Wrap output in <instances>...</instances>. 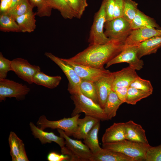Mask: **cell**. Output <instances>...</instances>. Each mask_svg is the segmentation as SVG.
Instances as JSON below:
<instances>
[{
	"label": "cell",
	"instance_id": "obj_1",
	"mask_svg": "<svg viewBox=\"0 0 161 161\" xmlns=\"http://www.w3.org/2000/svg\"><path fill=\"white\" fill-rule=\"evenodd\" d=\"M124 47L123 43L110 40L104 44L89 45L82 51L67 59L79 64L103 69L104 65L120 53Z\"/></svg>",
	"mask_w": 161,
	"mask_h": 161
},
{
	"label": "cell",
	"instance_id": "obj_2",
	"mask_svg": "<svg viewBox=\"0 0 161 161\" xmlns=\"http://www.w3.org/2000/svg\"><path fill=\"white\" fill-rule=\"evenodd\" d=\"M71 94V98L75 106L72 117L83 112L86 115L97 118L101 121L108 120L100 105L83 95L80 90Z\"/></svg>",
	"mask_w": 161,
	"mask_h": 161
},
{
	"label": "cell",
	"instance_id": "obj_3",
	"mask_svg": "<svg viewBox=\"0 0 161 161\" xmlns=\"http://www.w3.org/2000/svg\"><path fill=\"white\" fill-rule=\"evenodd\" d=\"M150 145L126 139L102 144L103 148L123 153L135 161H145L146 153Z\"/></svg>",
	"mask_w": 161,
	"mask_h": 161
},
{
	"label": "cell",
	"instance_id": "obj_4",
	"mask_svg": "<svg viewBox=\"0 0 161 161\" xmlns=\"http://www.w3.org/2000/svg\"><path fill=\"white\" fill-rule=\"evenodd\" d=\"M57 130L60 136L65 140L66 146L61 150L62 154L69 156L70 161H90L93 153L86 145L80 141L71 139L63 130L57 129Z\"/></svg>",
	"mask_w": 161,
	"mask_h": 161
},
{
	"label": "cell",
	"instance_id": "obj_5",
	"mask_svg": "<svg viewBox=\"0 0 161 161\" xmlns=\"http://www.w3.org/2000/svg\"><path fill=\"white\" fill-rule=\"evenodd\" d=\"M104 29L105 35L110 40L117 41L124 44L132 30L130 22L123 17L106 21Z\"/></svg>",
	"mask_w": 161,
	"mask_h": 161
},
{
	"label": "cell",
	"instance_id": "obj_6",
	"mask_svg": "<svg viewBox=\"0 0 161 161\" xmlns=\"http://www.w3.org/2000/svg\"><path fill=\"white\" fill-rule=\"evenodd\" d=\"M106 21L104 6L102 3L99 9L94 15L88 39L89 45L104 44L110 41L103 31Z\"/></svg>",
	"mask_w": 161,
	"mask_h": 161
},
{
	"label": "cell",
	"instance_id": "obj_7",
	"mask_svg": "<svg viewBox=\"0 0 161 161\" xmlns=\"http://www.w3.org/2000/svg\"><path fill=\"white\" fill-rule=\"evenodd\" d=\"M80 116L78 114L71 117L64 118L56 121H50L45 115H42L39 117L37 124L42 130L47 128L62 129L66 135L70 136L72 135L77 129V120Z\"/></svg>",
	"mask_w": 161,
	"mask_h": 161
},
{
	"label": "cell",
	"instance_id": "obj_8",
	"mask_svg": "<svg viewBox=\"0 0 161 161\" xmlns=\"http://www.w3.org/2000/svg\"><path fill=\"white\" fill-rule=\"evenodd\" d=\"M30 91L27 85L5 78H0V101L7 97L23 100Z\"/></svg>",
	"mask_w": 161,
	"mask_h": 161
},
{
	"label": "cell",
	"instance_id": "obj_9",
	"mask_svg": "<svg viewBox=\"0 0 161 161\" xmlns=\"http://www.w3.org/2000/svg\"><path fill=\"white\" fill-rule=\"evenodd\" d=\"M137 50L138 45L125 46L120 53L106 64V68L113 64L126 63L135 70H140L143 68L144 64L143 61L137 56Z\"/></svg>",
	"mask_w": 161,
	"mask_h": 161
},
{
	"label": "cell",
	"instance_id": "obj_10",
	"mask_svg": "<svg viewBox=\"0 0 161 161\" xmlns=\"http://www.w3.org/2000/svg\"><path fill=\"white\" fill-rule=\"evenodd\" d=\"M62 59L73 68L81 80L94 82L111 73L104 68L97 69L76 63L67 59Z\"/></svg>",
	"mask_w": 161,
	"mask_h": 161
},
{
	"label": "cell",
	"instance_id": "obj_11",
	"mask_svg": "<svg viewBox=\"0 0 161 161\" xmlns=\"http://www.w3.org/2000/svg\"><path fill=\"white\" fill-rule=\"evenodd\" d=\"M44 55L57 64L66 77L69 81L67 90L70 94L80 90L81 80L70 65L51 52H46Z\"/></svg>",
	"mask_w": 161,
	"mask_h": 161
},
{
	"label": "cell",
	"instance_id": "obj_12",
	"mask_svg": "<svg viewBox=\"0 0 161 161\" xmlns=\"http://www.w3.org/2000/svg\"><path fill=\"white\" fill-rule=\"evenodd\" d=\"M11 71L15 73L24 81L29 84L33 83L34 76L41 71L40 67L31 64L26 59L21 58H15L11 61Z\"/></svg>",
	"mask_w": 161,
	"mask_h": 161
},
{
	"label": "cell",
	"instance_id": "obj_13",
	"mask_svg": "<svg viewBox=\"0 0 161 161\" xmlns=\"http://www.w3.org/2000/svg\"><path fill=\"white\" fill-rule=\"evenodd\" d=\"M157 29L144 28L132 30L125 41V46L138 45L146 40L152 37L161 36Z\"/></svg>",
	"mask_w": 161,
	"mask_h": 161
},
{
	"label": "cell",
	"instance_id": "obj_14",
	"mask_svg": "<svg viewBox=\"0 0 161 161\" xmlns=\"http://www.w3.org/2000/svg\"><path fill=\"white\" fill-rule=\"evenodd\" d=\"M114 72L94 82L97 94L99 104L103 109L109 95L112 89Z\"/></svg>",
	"mask_w": 161,
	"mask_h": 161
},
{
	"label": "cell",
	"instance_id": "obj_15",
	"mask_svg": "<svg viewBox=\"0 0 161 161\" xmlns=\"http://www.w3.org/2000/svg\"><path fill=\"white\" fill-rule=\"evenodd\" d=\"M136 71L129 66L120 70L114 72L112 89L129 87L132 82L139 76Z\"/></svg>",
	"mask_w": 161,
	"mask_h": 161
},
{
	"label": "cell",
	"instance_id": "obj_16",
	"mask_svg": "<svg viewBox=\"0 0 161 161\" xmlns=\"http://www.w3.org/2000/svg\"><path fill=\"white\" fill-rule=\"evenodd\" d=\"M125 129L126 139L149 145L145 131L140 125L130 120L125 123Z\"/></svg>",
	"mask_w": 161,
	"mask_h": 161
},
{
	"label": "cell",
	"instance_id": "obj_17",
	"mask_svg": "<svg viewBox=\"0 0 161 161\" xmlns=\"http://www.w3.org/2000/svg\"><path fill=\"white\" fill-rule=\"evenodd\" d=\"M29 125L32 134L35 138L38 139L42 144L51 143L53 142L60 146L61 150L65 148V140L64 138L55 135L53 132L44 131L36 127L32 122H30Z\"/></svg>",
	"mask_w": 161,
	"mask_h": 161
},
{
	"label": "cell",
	"instance_id": "obj_18",
	"mask_svg": "<svg viewBox=\"0 0 161 161\" xmlns=\"http://www.w3.org/2000/svg\"><path fill=\"white\" fill-rule=\"evenodd\" d=\"M125 123H114L107 129L102 139L103 143H112L126 139Z\"/></svg>",
	"mask_w": 161,
	"mask_h": 161
},
{
	"label": "cell",
	"instance_id": "obj_19",
	"mask_svg": "<svg viewBox=\"0 0 161 161\" xmlns=\"http://www.w3.org/2000/svg\"><path fill=\"white\" fill-rule=\"evenodd\" d=\"M90 161H135L124 154L109 149L102 148L97 153L93 154Z\"/></svg>",
	"mask_w": 161,
	"mask_h": 161
},
{
	"label": "cell",
	"instance_id": "obj_20",
	"mask_svg": "<svg viewBox=\"0 0 161 161\" xmlns=\"http://www.w3.org/2000/svg\"><path fill=\"white\" fill-rule=\"evenodd\" d=\"M100 120L99 119L87 115L83 118H78L77 127L72 136L78 139H84L94 126Z\"/></svg>",
	"mask_w": 161,
	"mask_h": 161
},
{
	"label": "cell",
	"instance_id": "obj_21",
	"mask_svg": "<svg viewBox=\"0 0 161 161\" xmlns=\"http://www.w3.org/2000/svg\"><path fill=\"white\" fill-rule=\"evenodd\" d=\"M161 47V35L154 36L138 45L137 55L140 59L144 56L155 53Z\"/></svg>",
	"mask_w": 161,
	"mask_h": 161
},
{
	"label": "cell",
	"instance_id": "obj_22",
	"mask_svg": "<svg viewBox=\"0 0 161 161\" xmlns=\"http://www.w3.org/2000/svg\"><path fill=\"white\" fill-rule=\"evenodd\" d=\"M132 30L144 28H153L161 29L156 21L140 10L133 19L130 22Z\"/></svg>",
	"mask_w": 161,
	"mask_h": 161
},
{
	"label": "cell",
	"instance_id": "obj_23",
	"mask_svg": "<svg viewBox=\"0 0 161 161\" xmlns=\"http://www.w3.org/2000/svg\"><path fill=\"white\" fill-rule=\"evenodd\" d=\"M36 13L32 10L16 18L21 32L30 33L34 31L36 27Z\"/></svg>",
	"mask_w": 161,
	"mask_h": 161
},
{
	"label": "cell",
	"instance_id": "obj_24",
	"mask_svg": "<svg viewBox=\"0 0 161 161\" xmlns=\"http://www.w3.org/2000/svg\"><path fill=\"white\" fill-rule=\"evenodd\" d=\"M61 79L60 76H50L40 71L37 72L34 76L32 81L33 83L36 84L52 89L59 85Z\"/></svg>",
	"mask_w": 161,
	"mask_h": 161
},
{
	"label": "cell",
	"instance_id": "obj_25",
	"mask_svg": "<svg viewBox=\"0 0 161 161\" xmlns=\"http://www.w3.org/2000/svg\"><path fill=\"white\" fill-rule=\"evenodd\" d=\"M123 103L112 89L109 95L103 109L108 120H111L116 115L119 106Z\"/></svg>",
	"mask_w": 161,
	"mask_h": 161
},
{
	"label": "cell",
	"instance_id": "obj_26",
	"mask_svg": "<svg viewBox=\"0 0 161 161\" xmlns=\"http://www.w3.org/2000/svg\"><path fill=\"white\" fill-rule=\"evenodd\" d=\"M100 126L99 122L94 126L84 139L85 144L89 147L93 154L97 153L102 148L99 145L98 138Z\"/></svg>",
	"mask_w": 161,
	"mask_h": 161
},
{
	"label": "cell",
	"instance_id": "obj_27",
	"mask_svg": "<svg viewBox=\"0 0 161 161\" xmlns=\"http://www.w3.org/2000/svg\"><path fill=\"white\" fill-rule=\"evenodd\" d=\"M52 9H57L65 19L75 18V14L66 0H48Z\"/></svg>",
	"mask_w": 161,
	"mask_h": 161
},
{
	"label": "cell",
	"instance_id": "obj_28",
	"mask_svg": "<svg viewBox=\"0 0 161 161\" xmlns=\"http://www.w3.org/2000/svg\"><path fill=\"white\" fill-rule=\"evenodd\" d=\"M33 8L28 0H20L4 13L16 20L17 17L32 10Z\"/></svg>",
	"mask_w": 161,
	"mask_h": 161
},
{
	"label": "cell",
	"instance_id": "obj_29",
	"mask_svg": "<svg viewBox=\"0 0 161 161\" xmlns=\"http://www.w3.org/2000/svg\"><path fill=\"white\" fill-rule=\"evenodd\" d=\"M0 30L3 32H21L16 20L4 13H0Z\"/></svg>",
	"mask_w": 161,
	"mask_h": 161
},
{
	"label": "cell",
	"instance_id": "obj_30",
	"mask_svg": "<svg viewBox=\"0 0 161 161\" xmlns=\"http://www.w3.org/2000/svg\"><path fill=\"white\" fill-rule=\"evenodd\" d=\"M33 8L37 7L36 15L40 17H49L52 14V8L48 0H28Z\"/></svg>",
	"mask_w": 161,
	"mask_h": 161
},
{
	"label": "cell",
	"instance_id": "obj_31",
	"mask_svg": "<svg viewBox=\"0 0 161 161\" xmlns=\"http://www.w3.org/2000/svg\"><path fill=\"white\" fill-rule=\"evenodd\" d=\"M151 94L138 89L129 87L126 102L131 105H135L139 101L146 98Z\"/></svg>",
	"mask_w": 161,
	"mask_h": 161
},
{
	"label": "cell",
	"instance_id": "obj_32",
	"mask_svg": "<svg viewBox=\"0 0 161 161\" xmlns=\"http://www.w3.org/2000/svg\"><path fill=\"white\" fill-rule=\"evenodd\" d=\"M79 88L83 95L92 99L95 103L99 104L97 94L94 82L81 80L79 85Z\"/></svg>",
	"mask_w": 161,
	"mask_h": 161
},
{
	"label": "cell",
	"instance_id": "obj_33",
	"mask_svg": "<svg viewBox=\"0 0 161 161\" xmlns=\"http://www.w3.org/2000/svg\"><path fill=\"white\" fill-rule=\"evenodd\" d=\"M8 142L10 148V154L13 161L18 156L22 147L24 145L22 140L13 131L10 132Z\"/></svg>",
	"mask_w": 161,
	"mask_h": 161
},
{
	"label": "cell",
	"instance_id": "obj_34",
	"mask_svg": "<svg viewBox=\"0 0 161 161\" xmlns=\"http://www.w3.org/2000/svg\"><path fill=\"white\" fill-rule=\"evenodd\" d=\"M123 17L130 22L134 18L139 10L138 4L132 0H123Z\"/></svg>",
	"mask_w": 161,
	"mask_h": 161
},
{
	"label": "cell",
	"instance_id": "obj_35",
	"mask_svg": "<svg viewBox=\"0 0 161 161\" xmlns=\"http://www.w3.org/2000/svg\"><path fill=\"white\" fill-rule=\"evenodd\" d=\"M74 11L75 18H80L88 4L87 0H66Z\"/></svg>",
	"mask_w": 161,
	"mask_h": 161
},
{
	"label": "cell",
	"instance_id": "obj_36",
	"mask_svg": "<svg viewBox=\"0 0 161 161\" xmlns=\"http://www.w3.org/2000/svg\"><path fill=\"white\" fill-rule=\"evenodd\" d=\"M129 86L134 87L151 94L153 92V88L150 81L142 79L139 76L132 82Z\"/></svg>",
	"mask_w": 161,
	"mask_h": 161
},
{
	"label": "cell",
	"instance_id": "obj_37",
	"mask_svg": "<svg viewBox=\"0 0 161 161\" xmlns=\"http://www.w3.org/2000/svg\"><path fill=\"white\" fill-rule=\"evenodd\" d=\"M145 161H161V144L155 146L150 145L146 153Z\"/></svg>",
	"mask_w": 161,
	"mask_h": 161
},
{
	"label": "cell",
	"instance_id": "obj_38",
	"mask_svg": "<svg viewBox=\"0 0 161 161\" xmlns=\"http://www.w3.org/2000/svg\"><path fill=\"white\" fill-rule=\"evenodd\" d=\"M11 61L5 58L0 52V78H7L8 72L11 71Z\"/></svg>",
	"mask_w": 161,
	"mask_h": 161
},
{
	"label": "cell",
	"instance_id": "obj_39",
	"mask_svg": "<svg viewBox=\"0 0 161 161\" xmlns=\"http://www.w3.org/2000/svg\"><path fill=\"white\" fill-rule=\"evenodd\" d=\"M115 0H103V4L106 15V21L113 19Z\"/></svg>",
	"mask_w": 161,
	"mask_h": 161
},
{
	"label": "cell",
	"instance_id": "obj_40",
	"mask_svg": "<svg viewBox=\"0 0 161 161\" xmlns=\"http://www.w3.org/2000/svg\"><path fill=\"white\" fill-rule=\"evenodd\" d=\"M123 0H115L113 18L123 17Z\"/></svg>",
	"mask_w": 161,
	"mask_h": 161
},
{
	"label": "cell",
	"instance_id": "obj_41",
	"mask_svg": "<svg viewBox=\"0 0 161 161\" xmlns=\"http://www.w3.org/2000/svg\"><path fill=\"white\" fill-rule=\"evenodd\" d=\"M47 160L49 161H70L69 157L67 155L62 154H60L53 152H50L47 156Z\"/></svg>",
	"mask_w": 161,
	"mask_h": 161
},
{
	"label": "cell",
	"instance_id": "obj_42",
	"mask_svg": "<svg viewBox=\"0 0 161 161\" xmlns=\"http://www.w3.org/2000/svg\"><path fill=\"white\" fill-rule=\"evenodd\" d=\"M129 87H122L112 89L119 99L123 103L126 102Z\"/></svg>",
	"mask_w": 161,
	"mask_h": 161
},
{
	"label": "cell",
	"instance_id": "obj_43",
	"mask_svg": "<svg viewBox=\"0 0 161 161\" xmlns=\"http://www.w3.org/2000/svg\"><path fill=\"white\" fill-rule=\"evenodd\" d=\"M24 145L22 147L18 156L14 159L13 161H28Z\"/></svg>",
	"mask_w": 161,
	"mask_h": 161
},
{
	"label": "cell",
	"instance_id": "obj_44",
	"mask_svg": "<svg viewBox=\"0 0 161 161\" xmlns=\"http://www.w3.org/2000/svg\"><path fill=\"white\" fill-rule=\"evenodd\" d=\"M10 5L5 0H0V13L7 11L10 7Z\"/></svg>",
	"mask_w": 161,
	"mask_h": 161
},
{
	"label": "cell",
	"instance_id": "obj_45",
	"mask_svg": "<svg viewBox=\"0 0 161 161\" xmlns=\"http://www.w3.org/2000/svg\"><path fill=\"white\" fill-rule=\"evenodd\" d=\"M20 0H12V3L10 7H13Z\"/></svg>",
	"mask_w": 161,
	"mask_h": 161
},
{
	"label": "cell",
	"instance_id": "obj_46",
	"mask_svg": "<svg viewBox=\"0 0 161 161\" xmlns=\"http://www.w3.org/2000/svg\"><path fill=\"white\" fill-rule=\"evenodd\" d=\"M11 6L12 3L13 1L12 0H5Z\"/></svg>",
	"mask_w": 161,
	"mask_h": 161
},
{
	"label": "cell",
	"instance_id": "obj_47",
	"mask_svg": "<svg viewBox=\"0 0 161 161\" xmlns=\"http://www.w3.org/2000/svg\"><path fill=\"white\" fill-rule=\"evenodd\" d=\"M161 33V29H157Z\"/></svg>",
	"mask_w": 161,
	"mask_h": 161
}]
</instances>
